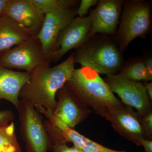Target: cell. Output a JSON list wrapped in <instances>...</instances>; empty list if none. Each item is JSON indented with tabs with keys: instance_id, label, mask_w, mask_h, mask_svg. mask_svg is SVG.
Segmentation results:
<instances>
[{
	"instance_id": "cell-23",
	"label": "cell",
	"mask_w": 152,
	"mask_h": 152,
	"mask_svg": "<svg viewBox=\"0 0 152 152\" xmlns=\"http://www.w3.org/2000/svg\"><path fill=\"white\" fill-rule=\"evenodd\" d=\"M15 118V115L11 110H6L0 111V126L10 124Z\"/></svg>"
},
{
	"instance_id": "cell-9",
	"label": "cell",
	"mask_w": 152,
	"mask_h": 152,
	"mask_svg": "<svg viewBox=\"0 0 152 152\" xmlns=\"http://www.w3.org/2000/svg\"><path fill=\"white\" fill-rule=\"evenodd\" d=\"M92 28L91 17L75 18L61 31L58 37L56 50L50 59V63L60 59L72 49H78L90 39Z\"/></svg>"
},
{
	"instance_id": "cell-16",
	"label": "cell",
	"mask_w": 152,
	"mask_h": 152,
	"mask_svg": "<svg viewBox=\"0 0 152 152\" xmlns=\"http://www.w3.org/2000/svg\"><path fill=\"white\" fill-rule=\"evenodd\" d=\"M34 37L26 32L10 18L4 16L0 19V53L14 46Z\"/></svg>"
},
{
	"instance_id": "cell-13",
	"label": "cell",
	"mask_w": 152,
	"mask_h": 152,
	"mask_svg": "<svg viewBox=\"0 0 152 152\" xmlns=\"http://www.w3.org/2000/svg\"><path fill=\"white\" fill-rule=\"evenodd\" d=\"M56 95L58 100L53 115L69 127L74 129L91 114V109L80 102L66 84Z\"/></svg>"
},
{
	"instance_id": "cell-26",
	"label": "cell",
	"mask_w": 152,
	"mask_h": 152,
	"mask_svg": "<svg viewBox=\"0 0 152 152\" xmlns=\"http://www.w3.org/2000/svg\"><path fill=\"white\" fill-rule=\"evenodd\" d=\"M148 97L150 101L152 102V82L150 81L149 83H147L144 85Z\"/></svg>"
},
{
	"instance_id": "cell-6",
	"label": "cell",
	"mask_w": 152,
	"mask_h": 152,
	"mask_svg": "<svg viewBox=\"0 0 152 152\" xmlns=\"http://www.w3.org/2000/svg\"><path fill=\"white\" fill-rule=\"evenodd\" d=\"M47 62H50L37 37L0 53V65L9 69L23 70L30 74L39 66Z\"/></svg>"
},
{
	"instance_id": "cell-14",
	"label": "cell",
	"mask_w": 152,
	"mask_h": 152,
	"mask_svg": "<svg viewBox=\"0 0 152 152\" xmlns=\"http://www.w3.org/2000/svg\"><path fill=\"white\" fill-rule=\"evenodd\" d=\"M35 108L41 113L45 115L48 120L56 127L63 142L66 143L69 142L72 143L74 146L84 152H128L111 149L91 140L76 132L74 129L69 127L55 117L52 112L46 110L41 106H37Z\"/></svg>"
},
{
	"instance_id": "cell-15",
	"label": "cell",
	"mask_w": 152,
	"mask_h": 152,
	"mask_svg": "<svg viewBox=\"0 0 152 152\" xmlns=\"http://www.w3.org/2000/svg\"><path fill=\"white\" fill-rule=\"evenodd\" d=\"M30 76L27 72H16L0 65V103L2 100H5L18 109L19 94Z\"/></svg>"
},
{
	"instance_id": "cell-17",
	"label": "cell",
	"mask_w": 152,
	"mask_h": 152,
	"mask_svg": "<svg viewBox=\"0 0 152 152\" xmlns=\"http://www.w3.org/2000/svg\"><path fill=\"white\" fill-rule=\"evenodd\" d=\"M118 74L125 78L133 81H152V77L147 72L143 60L130 61L127 64L122 66Z\"/></svg>"
},
{
	"instance_id": "cell-25",
	"label": "cell",
	"mask_w": 152,
	"mask_h": 152,
	"mask_svg": "<svg viewBox=\"0 0 152 152\" xmlns=\"http://www.w3.org/2000/svg\"><path fill=\"white\" fill-rule=\"evenodd\" d=\"M140 145L144 147L146 152H152V141L142 139L140 140Z\"/></svg>"
},
{
	"instance_id": "cell-3",
	"label": "cell",
	"mask_w": 152,
	"mask_h": 152,
	"mask_svg": "<svg viewBox=\"0 0 152 152\" xmlns=\"http://www.w3.org/2000/svg\"><path fill=\"white\" fill-rule=\"evenodd\" d=\"M73 54L75 64L107 76L119 72L124 64L118 47L109 38H91Z\"/></svg>"
},
{
	"instance_id": "cell-24",
	"label": "cell",
	"mask_w": 152,
	"mask_h": 152,
	"mask_svg": "<svg viewBox=\"0 0 152 152\" xmlns=\"http://www.w3.org/2000/svg\"><path fill=\"white\" fill-rule=\"evenodd\" d=\"M144 64L148 73L152 77V58L151 57L146 58L143 60Z\"/></svg>"
},
{
	"instance_id": "cell-2",
	"label": "cell",
	"mask_w": 152,
	"mask_h": 152,
	"mask_svg": "<svg viewBox=\"0 0 152 152\" xmlns=\"http://www.w3.org/2000/svg\"><path fill=\"white\" fill-rule=\"evenodd\" d=\"M73 95L88 108L103 117L123 103L114 95L104 80L91 68L75 69L66 84Z\"/></svg>"
},
{
	"instance_id": "cell-5",
	"label": "cell",
	"mask_w": 152,
	"mask_h": 152,
	"mask_svg": "<svg viewBox=\"0 0 152 152\" xmlns=\"http://www.w3.org/2000/svg\"><path fill=\"white\" fill-rule=\"evenodd\" d=\"M20 122V134L26 152H47L53 144L43 121V116L32 104L20 99L17 109Z\"/></svg>"
},
{
	"instance_id": "cell-7",
	"label": "cell",
	"mask_w": 152,
	"mask_h": 152,
	"mask_svg": "<svg viewBox=\"0 0 152 152\" xmlns=\"http://www.w3.org/2000/svg\"><path fill=\"white\" fill-rule=\"evenodd\" d=\"M104 81L112 92L118 95L122 102L135 109L141 118L152 111V102L140 82L128 80L118 74L107 75Z\"/></svg>"
},
{
	"instance_id": "cell-19",
	"label": "cell",
	"mask_w": 152,
	"mask_h": 152,
	"mask_svg": "<svg viewBox=\"0 0 152 152\" xmlns=\"http://www.w3.org/2000/svg\"><path fill=\"white\" fill-rule=\"evenodd\" d=\"M35 6L44 15L65 7H75V0H31Z\"/></svg>"
},
{
	"instance_id": "cell-21",
	"label": "cell",
	"mask_w": 152,
	"mask_h": 152,
	"mask_svg": "<svg viewBox=\"0 0 152 152\" xmlns=\"http://www.w3.org/2000/svg\"><path fill=\"white\" fill-rule=\"evenodd\" d=\"M98 0H82L78 8L76 10V15H78L79 17H84L85 15L88 13L90 8L96 4Z\"/></svg>"
},
{
	"instance_id": "cell-18",
	"label": "cell",
	"mask_w": 152,
	"mask_h": 152,
	"mask_svg": "<svg viewBox=\"0 0 152 152\" xmlns=\"http://www.w3.org/2000/svg\"><path fill=\"white\" fill-rule=\"evenodd\" d=\"M0 152H22L13 122L0 126Z\"/></svg>"
},
{
	"instance_id": "cell-20",
	"label": "cell",
	"mask_w": 152,
	"mask_h": 152,
	"mask_svg": "<svg viewBox=\"0 0 152 152\" xmlns=\"http://www.w3.org/2000/svg\"><path fill=\"white\" fill-rule=\"evenodd\" d=\"M144 139L152 141V110L141 118Z\"/></svg>"
},
{
	"instance_id": "cell-27",
	"label": "cell",
	"mask_w": 152,
	"mask_h": 152,
	"mask_svg": "<svg viewBox=\"0 0 152 152\" xmlns=\"http://www.w3.org/2000/svg\"><path fill=\"white\" fill-rule=\"evenodd\" d=\"M8 1V0H0V19L4 16Z\"/></svg>"
},
{
	"instance_id": "cell-22",
	"label": "cell",
	"mask_w": 152,
	"mask_h": 152,
	"mask_svg": "<svg viewBox=\"0 0 152 152\" xmlns=\"http://www.w3.org/2000/svg\"><path fill=\"white\" fill-rule=\"evenodd\" d=\"M64 142H60L53 144L52 151L53 152H84L76 147L68 146Z\"/></svg>"
},
{
	"instance_id": "cell-4",
	"label": "cell",
	"mask_w": 152,
	"mask_h": 152,
	"mask_svg": "<svg viewBox=\"0 0 152 152\" xmlns=\"http://www.w3.org/2000/svg\"><path fill=\"white\" fill-rule=\"evenodd\" d=\"M120 26L115 33L116 40L121 53L126 50L136 38L144 37L151 28V5L142 0L126 1Z\"/></svg>"
},
{
	"instance_id": "cell-11",
	"label": "cell",
	"mask_w": 152,
	"mask_h": 152,
	"mask_svg": "<svg viewBox=\"0 0 152 152\" xmlns=\"http://www.w3.org/2000/svg\"><path fill=\"white\" fill-rule=\"evenodd\" d=\"M4 16L13 20L33 37L39 34L45 18L31 0H8Z\"/></svg>"
},
{
	"instance_id": "cell-1",
	"label": "cell",
	"mask_w": 152,
	"mask_h": 152,
	"mask_svg": "<svg viewBox=\"0 0 152 152\" xmlns=\"http://www.w3.org/2000/svg\"><path fill=\"white\" fill-rule=\"evenodd\" d=\"M75 64L72 53L62 63L53 67L49 62L39 66L30 74L29 79L20 90L19 98L53 113L57 104V93L70 79Z\"/></svg>"
},
{
	"instance_id": "cell-8",
	"label": "cell",
	"mask_w": 152,
	"mask_h": 152,
	"mask_svg": "<svg viewBox=\"0 0 152 152\" xmlns=\"http://www.w3.org/2000/svg\"><path fill=\"white\" fill-rule=\"evenodd\" d=\"M75 7H65L45 15L42 26L37 37L42 44L43 51L49 61L56 50L60 33L75 18Z\"/></svg>"
},
{
	"instance_id": "cell-12",
	"label": "cell",
	"mask_w": 152,
	"mask_h": 152,
	"mask_svg": "<svg viewBox=\"0 0 152 152\" xmlns=\"http://www.w3.org/2000/svg\"><path fill=\"white\" fill-rule=\"evenodd\" d=\"M122 0H100L91 12L92 28L90 39L97 33L115 34L124 3Z\"/></svg>"
},
{
	"instance_id": "cell-10",
	"label": "cell",
	"mask_w": 152,
	"mask_h": 152,
	"mask_svg": "<svg viewBox=\"0 0 152 152\" xmlns=\"http://www.w3.org/2000/svg\"><path fill=\"white\" fill-rule=\"evenodd\" d=\"M103 118L109 121L119 134L137 146H141L144 139L141 118L132 108L123 103L121 105L109 110Z\"/></svg>"
}]
</instances>
